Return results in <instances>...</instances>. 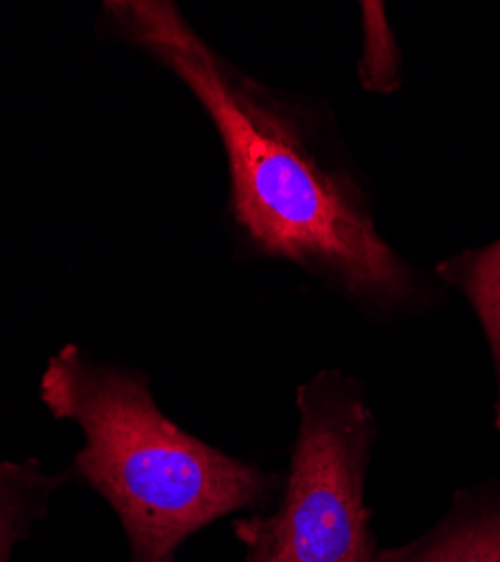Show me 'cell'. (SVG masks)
I'll list each match as a JSON object with an SVG mask.
<instances>
[{"label": "cell", "mask_w": 500, "mask_h": 562, "mask_svg": "<svg viewBox=\"0 0 500 562\" xmlns=\"http://www.w3.org/2000/svg\"><path fill=\"white\" fill-rule=\"evenodd\" d=\"M38 396L57 420L81 428L70 473L118 515L129 562H174L205 527L266 510L282 491L285 475L180 428L141 369L100 362L68 342L45 364Z\"/></svg>", "instance_id": "cell-2"}, {"label": "cell", "mask_w": 500, "mask_h": 562, "mask_svg": "<svg viewBox=\"0 0 500 562\" xmlns=\"http://www.w3.org/2000/svg\"><path fill=\"white\" fill-rule=\"evenodd\" d=\"M73 473H48L38 459L0 461V562L51 513L55 493Z\"/></svg>", "instance_id": "cell-6"}, {"label": "cell", "mask_w": 500, "mask_h": 562, "mask_svg": "<svg viewBox=\"0 0 500 562\" xmlns=\"http://www.w3.org/2000/svg\"><path fill=\"white\" fill-rule=\"evenodd\" d=\"M298 435L270 513L233 522L246 562H377L366 484L379 420L366 385L323 369L298 385Z\"/></svg>", "instance_id": "cell-3"}, {"label": "cell", "mask_w": 500, "mask_h": 562, "mask_svg": "<svg viewBox=\"0 0 500 562\" xmlns=\"http://www.w3.org/2000/svg\"><path fill=\"white\" fill-rule=\"evenodd\" d=\"M360 10V55L356 77L360 88L373 95H392L403 83V55L388 21L384 3L363 0Z\"/></svg>", "instance_id": "cell-7"}, {"label": "cell", "mask_w": 500, "mask_h": 562, "mask_svg": "<svg viewBox=\"0 0 500 562\" xmlns=\"http://www.w3.org/2000/svg\"><path fill=\"white\" fill-rule=\"evenodd\" d=\"M433 274L440 284L458 291L480 322L496 376L493 428L500 435V239L444 257Z\"/></svg>", "instance_id": "cell-5"}, {"label": "cell", "mask_w": 500, "mask_h": 562, "mask_svg": "<svg viewBox=\"0 0 500 562\" xmlns=\"http://www.w3.org/2000/svg\"><path fill=\"white\" fill-rule=\"evenodd\" d=\"M377 562H500V475L458 488L433 527Z\"/></svg>", "instance_id": "cell-4"}, {"label": "cell", "mask_w": 500, "mask_h": 562, "mask_svg": "<svg viewBox=\"0 0 500 562\" xmlns=\"http://www.w3.org/2000/svg\"><path fill=\"white\" fill-rule=\"evenodd\" d=\"M104 16L210 117L229 162V223L248 255L304 270L370 319L437 304L435 279L381 234L370 184L325 104L242 70L169 0H109Z\"/></svg>", "instance_id": "cell-1"}]
</instances>
